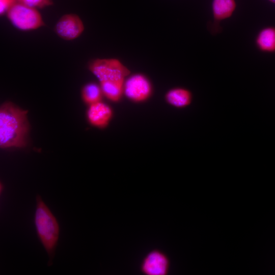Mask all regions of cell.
<instances>
[{"label":"cell","mask_w":275,"mask_h":275,"mask_svg":"<svg viewBox=\"0 0 275 275\" xmlns=\"http://www.w3.org/2000/svg\"><path fill=\"white\" fill-rule=\"evenodd\" d=\"M90 71L97 77L103 96L115 101L123 94L124 84L130 71L117 59H98L89 66Z\"/></svg>","instance_id":"6da1fadb"},{"label":"cell","mask_w":275,"mask_h":275,"mask_svg":"<svg viewBox=\"0 0 275 275\" xmlns=\"http://www.w3.org/2000/svg\"><path fill=\"white\" fill-rule=\"evenodd\" d=\"M27 112L11 102L0 108V146L2 148L25 146L29 130Z\"/></svg>","instance_id":"7a4b0ae2"},{"label":"cell","mask_w":275,"mask_h":275,"mask_svg":"<svg viewBox=\"0 0 275 275\" xmlns=\"http://www.w3.org/2000/svg\"><path fill=\"white\" fill-rule=\"evenodd\" d=\"M34 223L38 238L47 253L48 266H51L60 236L58 219L48 206L38 194L36 196Z\"/></svg>","instance_id":"3957f363"},{"label":"cell","mask_w":275,"mask_h":275,"mask_svg":"<svg viewBox=\"0 0 275 275\" xmlns=\"http://www.w3.org/2000/svg\"><path fill=\"white\" fill-rule=\"evenodd\" d=\"M14 26L21 31L37 30L44 25L42 16L38 9L16 3L6 13Z\"/></svg>","instance_id":"277c9868"},{"label":"cell","mask_w":275,"mask_h":275,"mask_svg":"<svg viewBox=\"0 0 275 275\" xmlns=\"http://www.w3.org/2000/svg\"><path fill=\"white\" fill-rule=\"evenodd\" d=\"M124 95L130 100L141 103L147 100L152 93L150 81L142 74L129 75L125 80Z\"/></svg>","instance_id":"5b68a950"},{"label":"cell","mask_w":275,"mask_h":275,"mask_svg":"<svg viewBox=\"0 0 275 275\" xmlns=\"http://www.w3.org/2000/svg\"><path fill=\"white\" fill-rule=\"evenodd\" d=\"M84 23L80 17L74 14L62 16L55 26L57 34L62 39L72 40L77 38L84 31Z\"/></svg>","instance_id":"8992f818"},{"label":"cell","mask_w":275,"mask_h":275,"mask_svg":"<svg viewBox=\"0 0 275 275\" xmlns=\"http://www.w3.org/2000/svg\"><path fill=\"white\" fill-rule=\"evenodd\" d=\"M169 264L166 254L155 249L145 256L141 264V270L146 275H166L168 272Z\"/></svg>","instance_id":"52a82bcc"},{"label":"cell","mask_w":275,"mask_h":275,"mask_svg":"<svg viewBox=\"0 0 275 275\" xmlns=\"http://www.w3.org/2000/svg\"><path fill=\"white\" fill-rule=\"evenodd\" d=\"M113 116L112 108L102 101L89 105L87 117L91 125L104 128L109 123Z\"/></svg>","instance_id":"ba28073f"},{"label":"cell","mask_w":275,"mask_h":275,"mask_svg":"<svg viewBox=\"0 0 275 275\" xmlns=\"http://www.w3.org/2000/svg\"><path fill=\"white\" fill-rule=\"evenodd\" d=\"M165 99L171 106L182 108L189 105L192 101L193 96L191 92L183 88H175L168 91Z\"/></svg>","instance_id":"9c48e42d"},{"label":"cell","mask_w":275,"mask_h":275,"mask_svg":"<svg viewBox=\"0 0 275 275\" xmlns=\"http://www.w3.org/2000/svg\"><path fill=\"white\" fill-rule=\"evenodd\" d=\"M236 8L235 0H212V12L214 22L229 18Z\"/></svg>","instance_id":"30bf717a"},{"label":"cell","mask_w":275,"mask_h":275,"mask_svg":"<svg viewBox=\"0 0 275 275\" xmlns=\"http://www.w3.org/2000/svg\"><path fill=\"white\" fill-rule=\"evenodd\" d=\"M255 42L257 48L262 52H275V27L267 26L261 30L256 36Z\"/></svg>","instance_id":"8fae6325"},{"label":"cell","mask_w":275,"mask_h":275,"mask_svg":"<svg viewBox=\"0 0 275 275\" xmlns=\"http://www.w3.org/2000/svg\"><path fill=\"white\" fill-rule=\"evenodd\" d=\"M103 96L100 85L95 83L86 85L81 90L82 99L88 105L101 101Z\"/></svg>","instance_id":"7c38bea8"},{"label":"cell","mask_w":275,"mask_h":275,"mask_svg":"<svg viewBox=\"0 0 275 275\" xmlns=\"http://www.w3.org/2000/svg\"><path fill=\"white\" fill-rule=\"evenodd\" d=\"M17 2L37 9L43 8L52 4L51 0H17Z\"/></svg>","instance_id":"4fadbf2b"},{"label":"cell","mask_w":275,"mask_h":275,"mask_svg":"<svg viewBox=\"0 0 275 275\" xmlns=\"http://www.w3.org/2000/svg\"><path fill=\"white\" fill-rule=\"evenodd\" d=\"M17 2V0H0V14H6Z\"/></svg>","instance_id":"5bb4252c"},{"label":"cell","mask_w":275,"mask_h":275,"mask_svg":"<svg viewBox=\"0 0 275 275\" xmlns=\"http://www.w3.org/2000/svg\"><path fill=\"white\" fill-rule=\"evenodd\" d=\"M268 1L275 5V0H268Z\"/></svg>","instance_id":"9a60e30c"}]
</instances>
